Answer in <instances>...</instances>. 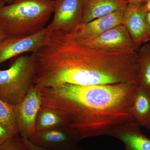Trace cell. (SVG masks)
I'll return each mask as SVG.
<instances>
[{
    "label": "cell",
    "mask_w": 150,
    "mask_h": 150,
    "mask_svg": "<svg viewBox=\"0 0 150 150\" xmlns=\"http://www.w3.org/2000/svg\"><path fill=\"white\" fill-rule=\"evenodd\" d=\"M34 82L40 89L65 84L90 86L137 83V52L99 51L76 40L68 31L51 33L34 53Z\"/></svg>",
    "instance_id": "6da1fadb"
},
{
    "label": "cell",
    "mask_w": 150,
    "mask_h": 150,
    "mask_svg": "<svg viewBox=\"0 0 150 150\" xmlns=\"http://www.w3.org/2000/svg\"><path fill=\"white\" fill-rule=\"evenodd\" d=\"M137 84L85 86L65 84L40 90L41 105L67 115L65 129L79 142L110 136L119 126L135 122L129 113Z\"/></svg>",
    "instance_id": "7a4b0ae2"
},
{
    "label": "cell",
    "mask_w": 150,
    "mask_h": 150,
    "mask_svg": "<svg viewBox=\"0 0 150 150\" xmlns=\"http://www.w3.org/2000/svg\"><path fill=\"white\" fill-rule=\"evenodd\" d=\"M54 5V0H14L0 7V23L8 35L34 34L46 27Z\"/></svg>",
    "instance_id": "3957f363"
},
{
    "label": "cell",
    "mask_w": 150,
    "mask_h": 150,
    "mask_svg": "<svg viewBox=\"0 0 150 150\" xmlns=\"http://www.w3.org/2000/svg\"><path fill=\"white\" fill-rule=\"evenodd\" d=\"M35 69L32 53L17 56L8 69L0 70V98L13 105L21 102L33 85Z\"/></svg>",
    "instance_id": "277c9868"
},
{
    "label": "cell",
    "mask_w": 150,
    "mask_h": 150,
    "mask_svg": "<svg viewBox=\"0 0 150 150\" xmlns=\"http://www.w3.org/2000/svg\"><path fill=\"white\" fill-rule=\"evenodd\" d=\"M78 41L99 51L119 54L137 52L128 30L123 25L112 28L96 37Z\"/></svg>",
    "instance_id": "5b68a950"
},
{
    "label": "cell",
    "mask_w": 150,
    "mask_h": 150,
    "mask_svg": "<svg viewBox=\"0 0 150 150\" xmlns=\"http://www.w3.org/2000/svg\"><path fill=\"white\" fill-rule=\"evenodd\" d=\"M46 27L27 35H8L0 43V64L27 52L34 53L46 43L51 32Z\"/></svg>",
    "instance_id": "8992f818"
},
{
    "label": "cell",
    "mask_w": 150,
    "mask_h": 150,
    "mask_svg": "<svg viewBox=\"0 0 150 150\" xmlns=\"http://www.w3.org/2000/svg\"><path fill=\"white\" fill-rule=\"evenodd\" d=\"M40 93L33 85L21 102L14 105L18 134L22 139H28L35 132V121L41 106Z\"/></svg>",
    "instance_id": "52a82bcc"
},
{
    "label": "cell",
    "mask_w": 150,
    "mask_h": 150,
    "mask_svg": "<svg viewBox=\"0 0 150 150\" xmlns=\"http://www.w3.org/2000/svg\"><path fill=\"white\" fill-rule=\"evenodd\" d=\"M54 1V18L47 26L51 31H69L80 24L85 0Z\"/></svg>",
    "instance_id": "ba28073f"
},
{
    "label": "cell",
    "mask_w": 150,
    "mask_h": 150,
    "mask_svg": "<svg viewBox=\"0 0 150 150\" xmlns=\"http://www.w3.org/2000/svg\"><path fill=\"white\" fill-rule=\"evenodd\" d=\"M144 4H128L124 11L123 25L128 30L137 51L150 41L149 30Z\"/></svg>",
    "instance_id": "9c48e42d"
},
{
    "label": "cell",
    "mask_w": 150,
    "mask_h": 150,
    "mask_svg": "<svg viewBox=\"0 0 150 150\" xmlns=\"http://www.w3.org/2000/svg\"><path fill=\"white\" fill-rule=\"evenodd\" d=\"M124 11H117L86 23H80L68 31L77 40L96 37L112 28L123 25Z\"/></svg>",
    "instance_id": "30bf717a"
},
{
    "label": "cell",
    "mask_w": 150,
    "mask_h": 150,
    "mask_svg": "<svg viewBox=\"0 0 150 150\" xmlns=\"http://www.w3.org/2000/svg\"><path fill=\"white\" fill-rule=\"evenodd\" d=\"M28 140L38 146L54 150L71 149L79 142L64 128L36 131Z\"/></svg>",
    "instance_id": "8fae6325"
},
{
    "label": "cell",
    "mask_w": 150,
    "mask_h": 150,
    "mask_svg": "<svg viewBox=\"0 0 150 150\" xmlns=\"http://www.w3.org/2000/svg\"><path fill=\"white\" fill-rule=\"evenodd\" d=\"M110 136L122 142L125 150H150V139L142 133L140 126L135 122L119 126Z\"/></svg>",
    "instance_id": "7c38bea8"
},
{
    "label": "cell",
    "mask_w": 150,
    "mask_h": 150,
    "mask_svg": "<svg viewBox=\"0 0 150 150\" xmlns=\"http://www.w3.org/2000/svg\"><path fill=\"white\" fill-rule=\"evenodd\" d=\"M126 0H85L81 23H86L112 13L126 9Z\"/></svg>",
    "instance_id": "4fadbf2b"
},
{
    "label": "cell",
    "mask_w": 150,
    "mask_h": 150,
    "mask_svg": "<svg viewBox=\"0 0 150 150\" xmlns=\"http://www.w3.org/2000/svg\"><path fill=\"white\" fill-rule=\"evenodd\" d=\"M129 112L140 127L150 130V91L137 87Z\"/></svg>",
    "instance_id": "5bb4252c"
},
{
    "label": "cell",
    "mask_w": 150,
    "mask_h": 150,
    "mask_svg": "<svg viewBox=\"0 0 150 150\" xmlns=\"http://www.w3.org/2000/svg\"><path fill=\"white\" fill-rule=\"evenodd\" d=\"M68 123V118L64 113L56 109L41 105L35 121V132L65 128Z\"/></svg>",
    "instance_id": "9a60e30c"
},
{
    "label": "cell",
    "mask_w": 150,
    "mask_h": 150,
    "mask_svg": "<svg viewBox=\"0 0 150 150\" xmlns=\"http://www.w3.org/2000/svg\"><path fill=\"white\" fill-rule=\"evenodd\" d=\"M137 83L150 91V44L141 46L137 52Z\"/></svg>",
    "instance_id": "2e32d148"
},
{
    "label": "cell",
    "mask_w": 150,
    "mask_h": 150,
    "mask_svg": "<svg viewBox=\"0 0 150 150\" xmlns=\"http://www.w3.org/2000/svg\"><path fill=\"white\" fill-rule=\"evenodd\" d=\"M0 122L9 129L14 135H18L14 105L9 104L0 98Z\"/></svg>",
    "instance_id": "e0dca14e"
},
{
    "label": "cell",
    "mask_w": 150,
    "mask_h": 150,
    "mask_svg": "<svg viewBox=\"0 0 150 150\" xmlns=\"http://www.w3.org/2000/svg\"><path fill=\"white\" fill-rule=\"evenodd\" d=\"M0 150H30L21 137L14 135L0 146Z\"/></svg>",
    "instance_id": "ac0fdd59"
},
{
    "label": "cell",
    "mask_w": 150,
    "mask_h": 150,
    "mask_svg": "<svg viewBox=\"0 0 150 150\" xmlns=\"http://www.w3.org/2000/svg\"><path fill=\"white\" fill-rule=\"evenodd\" d=\"M14 135H16L0 122V146Z\"/></svg>",
    "instance_id": "d6986e66"
},
{
    "label": "cell",
    "mask_w": 150,
    "mask_h": 150,
    "mask_svg": "<svg viewBox=\"0 0 150 150\" xmlns=\"http://www.w3.org/2000/svg\"><path fill=\"white\" fill-rule=\"evenodd\" d=\"M23 141L24 142V144L28 147V148L30 150H54L48 149H45L41 147L38 146L36 145H34V144H32L31 142H30L29 140L28 139H22ZM68 150H81L79 149H77L76 147L73 148L71 149Z\"/></svg>",
    "instance_id": "ffe728a7"
},
{
    "label": "cell",
    "mask_w": 150,
    "mask_h": 150,
    "mask_svg": "<svg viewBox=\"0 0 150 150\" xmlns=\"http://www.w3.org/2000/svg\"><path fill=\"white\" fill-rule=\"evenodd\" d=\"M8 35L2 25L0 23V43Z\"/></svg>",
    "instance_id": "44dd1931"
},
{
    "label": "cell",
    "mask_w": 150,
    "mask_h": 150,
    "mask_svg": "<svg viewBox=\"0 0 150 150\" xmlns=\"http://www.w3.org/2000/svg\"><path fill=\"white\" fill-rule=\"evenodd\" d=\"M130 4H144L148 0H126Z\"/></svg>",
    "instance_id": "7402d4cb"
},
{
    "label": "cell",
    "mask_w": 150,
    "mask_h": 150,
    "mask_svg": "<svg viewBox=\"0 0 150 150\" xmlns=\"http://www.w3.org/2000/svg\"><path fill=\"white\" fill-rule=\"evenodd\" d=\"M144 8L146 12L150 11V0H148L144 4Z\"/></svg>",
    "instance_id": "603a6c76"
},
{
    "label": "cell",
    "mask_w": 150,
    "mask_h": 150,
    "mask_svg": "<svg viewBox=\"0 0 150 150\" xmlns=\"http://www.w3.org/2000/svg\"><path fill=\"white\" fill-rule=\"evenodd\" d=\"M146 20L147 22L148 27H149V30L150 35V11L147 13Z\"/></svg>",
    "instance_id": "cb8c5ba5"
},
{
    "label": "cell",
    "mask_w": 150,
    "mask_h": 150,
    "mask_svg": "<svg viewBox=\"0 0 150 150\" xmlns=\"http://www.w3.org/2000/svg\"><path fill=\"white\" fill-rule=\"evenodd\" d=\"M14 0H0V1L2 2L7 4H11L13 2Z\"/></svg>",
    "instance_id": "d4e9b609"
},
{
    "label": "cell",
    "mask_w": 150,
    "mask_h": 150,
    "mask_svg": "<svg viewBox=\"0 0 150 150\" xmlns=\"http://www.w3.org/2000/svg\"><path fill=\"white\" fill-rule=\"evenodd\" d=\"M6 4L5 3L2 2L0 1V7L5 5Z\"/></svg>",
    "instance_id": "484cf974"
}]
</instances>
